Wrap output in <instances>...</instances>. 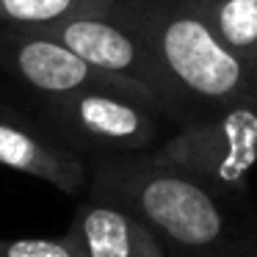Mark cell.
Returning a JSON list of instances; mask_svg holds the SVG:
<instances>
[{"label": "cell", "instance_id": "1", "mask_svg": "<svg viewBox=\"0 0 257 257\" xmlns=\"http://www.w3.org/2000/svg\"><path fill=\"white\" fill-rule=\"evenodd\" d=\"M86 194L122 205L172 257H257V199L210 185L152 152L89 158Z\"/></svg>", "mask_w": 257, "mask_h": 257}, {"label": "cell", "instance_id": "2", "mask_svg": "<svg viewBox=\"0 0 257 257\" xmlns=\"http://www.w3.org/2000/svg\"><path fill=\"white\" fill-rule=\"evenodd\" d=\"M111 17L150 45L205 116L218 111L257 113V64L229 50L183 0H116Z\"/></svg>", "mask_w": 257, "mask_h": 257}, {"label": "cell", "instance_id": "3", "mask_svg": "<svg viewBox=\"0 0 257 257\" xmlns=\"http://www.w3.org/2000/svg\"><path fill=\"white\" fill-rule=\"evenodd\" d=\"M39 108L42 127L83 158L150 152L169 139L166 116L119 91H78Z\"/></svg>", "mask_w": 257, "mask_h": 257}, {"label": "cell", "instance_id": "4", "mask_svg": "<svg viewBox=\"0 0 257 257\" xmlns=\"http://www.w3.org/2000/svg\"><path fill=\"white\" fill-rule=\"evenodd\" d=\"M36 31L67 45L69 50H75L83 61H89L100 72L141 89L147 97L155 100V105L163 111V116L169 122H174L177 127H185V124L205 116L188 100V94L177 86V80L166 72V67L158 61V56L150 50V45L133 28H127L111 14L108 17L69 20V23L36 28Z\"/></svg>", "mask_w": 257, "mask_h": 257}, {"label": "cell", "instance_id": "5", "mask_svg": "<svg viewBox=\"0 0 257 257\" xmlns=\"http://www.w3.org/2000/svg\"><path fill=\"white\" fill-rule=\"evenodd\" d=\"M150 152L158 161L210 185L240 196H254L249 180L257 166V113L218 111L202 116L177 127V133Z\"/></svg>", "mask_w": 257, "mask_h": 257}, {"label": "cell", "instance_id": "6", "mask_svg": "<svg viewBox=\"0 0 257 257\" xmlns=\"http://www.w3.org/2000/svg\"><path fill=\"white\" fill-rule=\"evenodd\" d=\"M0 64L12 75H17L34 94H39V100L67 97L78 91H119V94H127L150 105L163 116L155 100L147 97L141 89L100 72L75 50H69L67 45L42 31L6 28L0 36Z\"/></svg>", "mask_w": 257, "mask_h": 257}, {"label": "cell", "instance_id": "7", "mask_svg": "<svg viewBox=\"0 0 257 257\" xmlns=\"http://www.w3.org/2000/svg\"><path fill=\"white\" fill-rule=\"evenodd\" d=\"M0 166L28 174L64 194L89 188V158L69 150L47 127L0 113Z\"/></svg>", "mask_w": 257, "mask_h": 257}, {"label": "cell", "instance_id": "8", "mask_svg": "<svg viewBox=\"0 0 257 257\" xmlns=\"http://www.w3.org/2000/svg\"><path fill=\"white\" fill-rule=\"evenodd\" d=\"M80 257H172L163 240L139 216L105 199H86L75 207L67 227Z\"/></svg>", "mask_w": 257, "mask_h": 257}, {"label": "cell", "instance_id": "9", "mask_svg": "<svg viewBox=\"0 0 257 257\" xmlns=\"http://www.w3.org/2000/svg\"><path fill=\"white\" fill-rule=\"evenodd\" d=\"M240 58L257 64V0H183Z\"/></svg>", "mask_w": 257, "mask_h": 257}, {"label": "cell", "instance_id": "10", "mask_svg": "<svg viewBox=\"0 0 257 257\" xmlns=\"http://www.w3.org/2000/svg\"><path fill=\"white\" fill-rule=\"evenodd\" d=\"M116 0H0V25L6 28H50L69 20L108 17Z\"/></svg>", "mask_w": 257, "mask_h": 257}, {"label": "cell", "instance_id": "11", "mask_svg": "<svg viewBox=\"0 0 257 257\" xmlns=\"http://www.w3.org/2000/svg\"><path fill=\"white\" fill-rule=\"evenodd\" d=\"M0 257H80L67 235L58 238H0Z\"/></svg>", "mask_w": 257, "mask_h": 257}]
</instances>
